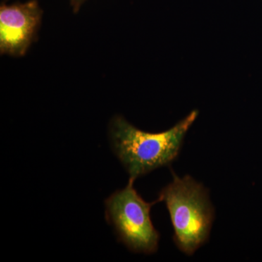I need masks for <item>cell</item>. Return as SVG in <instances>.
Listing matches in <instances>:
<instances>
[{"label":"cell","instance_id":"5","mask_svg":"<svg viewBox=\"0 0 262 262\" xmlns=\"http://www.w3.org/2000/svg\"><path fill=\"white\" fill-rule=\"evenodd\" d=\"M7 1V0H5ZM71 6L75 13H77L80 10L81 7L85 3L87 0H69Z\"/></svg>","mask_w":262,"mask_h":262},{"label":"cell","instance_id":"3","mask_svg":"<svg viewBox=\"0 0 262 262\" xmlns=\"http://www.w3.org/2000/svg\"><path fill=\"white\" fill-rule=\"evenodd\" d=\"M134 182L129 179L126 187L105 201V217L119 242L133 252L152 254L158 251L160 234L151 222L150 211L159 201H144L134 188Z\"/></svg>","mask_w":262,"mask_h":262},{"label":"cell","instance_id":"4","mask_svg":"<svg viewBox=\"0 0 262 262\" xmlns=\"http://www.w3.org/2000/svg\"><path fill=\"white\" fill-rule=\"evenodd\" d=\"M42 10L37 0L0 7V53L13 57L25 56L37 37Z\"/></svg>","mask_w":262,"mask_h":262},{"label":"cell","instance_id":"2","mask_svg":"<svg viewBox=\"0 0 262 262\" xmlns=\"http://www.w3.org/2000/svg\"><path fill=\"white\" fill-rule=\"evenodd\" d=\"M173 181L162 189L158 200L165 202L173 227L177 247L192 256L209 238L214 221V208L209 192L187 175L180 178L173 170Z\"/></svg>","mask_w":262,"mask_h":262},{"label":"cell","instance_id":"1","mask_svg":"<svg viewBox=\"0 0 262 262\" xmlns=\"http://www.w3.org/2000/svg\"><path fill=\"white\" fill-rule=\"evenodd\" d=\"M198 116L194 110L175 126L158 134L136 128L122 116H115L108 128L115 155L126 169L131 180L155 169L170 165L178 158L188 130Z\"/></svg>","mask_w":262,"mask_h":262}]
</instances>
